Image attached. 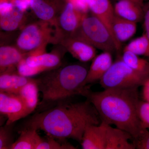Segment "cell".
<instances>
[{"mask_svg": "<svg viewBox=\"0 0 149 149\" xmlns=\"http://www.w3.org/2000/svg\"><path fill=\"white\" fill-rule=\"evenodd\" d=\"M142 2L138 0H118L114 7L116 15L136 22L144 19Z\"/></svg>", "mask_w": 149, "mask_h": 149, "instance_id": "cell-13", "label": "cell"}, {"mask_svg": "<svg viewBox=\"0 0 149 149\" xmlns=\"http://www.w3.org/2000/svg\"><path fill=\"white\" fill-rule=\"evenodd\" d=\"M144 27L145 29V34L149 39V8L145 13L144 17Z\"/></svg>", "mask_w": 149, "mask_h": 149, "instance_id": "cell-32", "label": "cell"}, {"mask_svg": "<svg viewBox=\"0 0 149 149\" xmlns=\"http://www.w3.org/2000/svg\"><path fill=\"white\" fill-rule=\"evenodd\" d=\"M131 140L133 141L131 136L126 131L107 124L105 149H136Z\"/></svg>", "mask_w": 149, "mask_h": 149, "instance_id": "cell-15", "label": "cell"}, {"mask_svg": "<svg viewBox=\"0 0 149 149\" xmlns=\"http://www.w3.org/2000/svg\"><path fill=\"white\" fill-rule=\"evenodd\" d=\"M123 51H129L138 56L147 57L149 61V39L144 33L125 46Z\"/></svg>", "mask_w": 149, "mask_h": 149, "instance_id": "cell-24", "label": "cell"}, {"mask_svg": "<svg viewBox=\"0 0 149 149\" xmlns=\"http://www.w3.org/2000/svg\"><path fill=\"white\" fill-rule=\"evenodd\" d=\"M143 97L144 100L149 102V76L143 84Z\"/></svg>", "mask_w": 149, "mask_h": 149, "instance_id": "cell-31", "label": "cell"}, {"mask_svg": "<svg viewBox=\"0 0 149 149\" xmlns=\"http://www.w3.org/2000/svg\"><path fill=\"white\" fill-rule=\"evenodd\" d=\"M70 36L83 40L103 52L112 53L117 51L115 42L107 27L93 15L88 16L86 14L80 27Z\"/></svg>", "mask_w": 149, "mask_h": 149, "instance_id": "cell-5", "label": "cell"}, {"mask_svg": "<svg viewBox=\"0 0 149 149\" xmlns=\"http://www.w3.org/2000/svg\"><path fill=\"white\" fill-rule=\"evenodd\" d=\"M12 1L15 7L24 12L29 7H30L31 0H12Z\"/></svg>", "mask_w": 149, "mask_h": 149, "instance_id": "cell-30", "label": "cell"}, {"mask_svg": "<svg viewBox=\"0 0 149 149\" xmlns=\"http://www.w3.org/2000/svg\"><path fill=\"white\" fill-rule=\"evenodd\" d=\"M107 124L102 121L98 125H91L86 128L81 146L83 149H105Z\"/></svg>", "mask_w": 149, "mask_h": 149, "instance_id": "cell-10", "label": "cell"}, {"mask_svg": "<svg viewBox=\"0 0 149 149\" xmlns=\"http://www.w3.org/2000/svg\"><path fill=\"white\" fill-rule=\"evenodd\" d=\"M42 139L36 129L24 128L20 131V136L14 142L10 149H37Z\"/></svg>", "mask_w": 149, "mask_h": 149, "instance_id": "cell-20", "label": "cell"}, {"mask_svg": "<svg viewBox=\"0 0 149 149\" xmlns=\"http://www.w3.org/2000/svg\"><path fill=\"white\" fill-rule=\"evenodd\" d=\"M32 78L11 72H4L0 76V91L18 94L22 88L32 80Z\"/></svg>", "mask_w": 149, "mask_h": 149, "instance_id": "cell-18", "label": "cell"}, {"mask_svg": "<svg viewBox=\"0 0 149 149\" xmlns=\"http://www.w3.org/2000/svg\"><path fill=\"white\" fill-rule=\"evenodd\" d=\"M39 88L36 79H32L23 87L18 93L24 107L25 117L33 112L38 105Z\"/></svg>", "mask_w": 149, "mask_h": 149, "instance_id": "cell-17", "label": "cell"}, {"mask_svg": "<svg viewBox=\"0 0 149 149\" xmlns=\"http://www.w3.org/2000/svg\"><path fill=\"white\" fill-rule=\"evenodd\" d=\"M136 30L137 22L123 18L115 15L113 22V31L116 39L120 45L133 37Z\"/></svg>", "mask_w": 149, "mask_h": 149, "instance_id": "cell-19", "label": "cell"}, {"mask_svg": "<svg viewBox=\"0 0 149 149\" xmlns=\"http://www.w3.org/2000/svg\"><path fill=\"white\" fill-rule=\"evenodd\" d=\"M24 19V12L14 6L13 9L8 13L1 15L0 26L3 30L13 31L21 25Z\"/></svg>", "mask_w": 149, "mask_h": 149, "instance_id": "cell-22", "label": "cell"}, {"mask_svg": "<svg viewBox=\"0 0 149 149\" xmlns=\"http://www.w3.org/2000/svg\"><path fill=\"white\" fill-rule=\"evenodd\" d=\"M136 148L149 149V131L147 130L139 140L134 143Z\"/></svg>", "mask_w": 149, "mask_h": 149, "instance_id": "cell-29", "label": "cell"}, {"mask_svg": "<svg viewBox=\"0 0 149 149\" xmlns=\"http://www.w3.org/2000/svg\"><path fill=\"white\" fill-rule=\"evenodd\" d=\"M138 1H143V0H138Z\"/></svg>", "mask_w": 149, "mask_h": 149, "instance_id": "cell-33", "label": "cell"}, {"mask_svg": "<svg viewBox=\"0 0 149 149\" xmlns=\"http://www.w3.org/2000/svg\"><path fill=\"white\" fill-rule=\"evenodd\" d=\"M27 54L22 52L18 48L10 46H3L0 48V71L1 74L11 72Z\"/></svg>", "mask_w": 149, "mask_h": 149, "instance_id": "cell-16", "label": "cell"}, {"mask_svg": "<svg viewBox=\"0 0 149 149\" xmlns=\"http://www.w3.org/2000/svg\"><path fill=\"white\" fill-rule=\"evenodd\" d=\"M54 138L48 136L46 139H42L37 149H74L76 148L68 143H61L56 141Z\"/></svg>", "mask_w": 149, "mask_h": 149, "instance_id": "cell-25", "label": "cell"}, {"mask_svg": "<svg viewBox=\"0 0 149 149\" xmlns=\"http://www.w3.org/2000/svg\"><path fill=\"white\" fill-rule=\"evenodd\" d=\"M93 15L97 17L104 24L109 30L115 42L117 52L121 45L116 39L113 31V22L115 16L114 8L109 0H85Z\"/></svg>", "mask_w": 149, "mask_h": 149, "instance_id": "cell-8", "label": "cell"}, {"mask_svg": "<svg viewBox=\"0 0 149 149\" xmlns=\"http://www.w3.org/2000/svg\"><path fill=\"white\" fill-rule=\"evenodd\" d=\"M63 36L58 24L42 21L28 24L19 35L17 45L22 52L28 54L45 50L49 43L60 42Z\"/></svg>", "mask_w": 149, "mask_h": 149, "instance_id": "cell-4", "label": "cell"}, {"mask_svg": "<svg viewBox=\"0 0 149 149\" xmlns=\"http://www.w3.org/2000/svg\"><path fill=\"white\" fill-rule=\"evenodd\" d=\"M0 112L6 117V124L25 117L23 102L18 94L0 92Z\"/></svg>", "mask_w": 149, "mask_h": 149, "instance_id": "cell-7", "label": "cell"}, {"mask_svg": "<svg viewBox=\"0 0 149 149\" xmlns=\"http://www.w3.org/2000/svg\"><path fill=\"white\" fill-rule=\"evenodd\" d=\"M61 44L74 58L83 62L93 60L96 56V48L78 38L69 36L63 37Z\"/></svg>", "mask_w": 149, "mask_h": 149, "instance_id": "cell-9", "label": "cell"}, {"mask_svg": "<svg viewBox=\"0 0 149 149\" xmlns=\"http://www.w3.org/2000/svg\"><path fill=\"white\" fill-rule=\"evenodd\" d=\"M83 95L95 108L101 122L127 132L134 144L148 130L143 128L138 116V88L104 89L97 92L88 89Z\"/></svg>", "mask_w": 149, "mask_h": 149, "instance_id": "cell-2", "label": "cell"}, {"mask_svg": "<svg viewBox=\"0 0 149 149\" xmlns=\"http://www.w3.org/2000/svg\"><path fill=\"white\" fill-rule=\"evenodd\" d=\"M149 76L135 71L122 60H118L112 63L102 77L100 84L104 89L139 88Z\"/></svg>", "mask_w": 149, "mask_h": 149, "instance_id": "cell-6", "label": "cell"}, {"mask_svg": "<svg viewBox=\"0 0 149 149\" xmlns=\"http://www.w3.org/2000/svg\"><path fill=\"white\" fill-rule=\"evenodd\" d=\"M121 60L135 71L149 75V61L129 51H123Z\"/></svg>", "mask_w": 149, "mask_h": 149, "instance_id": "cell-23", "label": "cell"}, {"mask_svg": "<svg viewBox=\"0 0 149 149\" xmlns=\"http://www.w3.org/2000/svg\"><path fill=\"white\" fill-rule=\"evenodd\" d=\"M113 63L111 53L109 52H103L96 56L93 60L90 68L88 70L84 83L85 86L100 80Z\"/></svg>", "mask_w": 149, "mask_h": 149, "instance_id": "cell-12", "label": "cell"}, {"mask_svg": "<svg viewBox=\"0 0 149 149\" xmlns=\"http://www.w3.org/2000/svg\"></svg>", "mask_w": 149, "mask_h": 149, "instance_id": "cell-34", "label": "cell"}, {"mask_svg": "<svg viewBox=\"0 0 149 149\" xmlns=\"http://www.w3.org/2000/svg\"><path fill=\"white\" fill-rule=\"evenodd\" d=\"M17 72L19 74L25 77H30L47 71L42 67H32L29 66L25 61V58L22 60L17 65Z\"/></svg>", "mask_w": 149, "mask_h": 149, "instance_id": "cell-26", "label": "cell"}, {"mask_svg": "<svg viewBox=\"0 0 149 149\" xmlns=\"http://www.w3.org/2000/svg\"><path fill=\"white\" fill-rule=\"evenodd\" d=\"M88 72L83 65H70L36 79L42 95L40 104L41 109L66 102L75 95H83L87 89L84 83Z\"/></svg>", "mask_w": 149, "mask_h": 149, "instance_id": "cell-3", "label": "cell"}, {"mask_svg": "<svg viewBox=\"0 0 149 149\" xmlns=\"http://www.w3.org/2000/svg\"><path fill=\"white\" fill-rule=\"evenodd\" d=\"M86 14L78 10L72 2L68 1L59 17L58 25L61 28V31L71 35L80 27Z\"/></svg>", "mask_w": 149, "mask_h": 149, "instance_id": "cell-11", "label": "cell"}, {"mask_svg": "<svg viewBox=\"0 0 149 149\" xmlns=\"http://www.w3.org/2000/svg\"><path fill=\"white\" fill-rule=\"evenodd\" d=\"M100 120L88 100L75 103L66 102L35 113L27 120L24 128L42 130L54 139H72L81 143L86 128L99 125Z\"/></svg>", "mask_w": 149, "mask_h": 149, "instance_id": "cell-1", "label": "cell"}, {"mask_svg": "<svg viewBox=\"0 0 149 149\" xmlns=\"http://www.w3.org/2000/svg\"><path fill=\"white\" fill-rule=\"evenodd\" d=\"M30 7L41 20L57 24L55 9L45 0H31Z\"/></svg>", "mask_w": 149, "mask_h": 149, "instance_id": "cell-21", "label": "cell"}, {"mask_svg": "<svg viewBox=\"0 0 149 149\" xmlns=\"http://www.w3.org/2000/svg\"><path fill=\"white\" fill-rule=\"evenodd\" d=\"M139 119L143 128L149 129V102L139 101L138 106Z\"/></svg>", "mask_w": 149, "mask_h": 149, "instance_id": "cell-27", "label": "cell"}, {"mask_svg": "<svg viewBox=\"0 0 149 149\" xmlns=\"http://www.w3.org/2000/svg\"><path fill=\"white\" fill-rule=\"evenodd\" d=\"M61 57L56 53H46L44 51H37L27 54L25 60L29 66L42 67L46 70H49L58 67L61 63Z\"/></svg>", "mask_w": 149, "mask_h": 149, "instance_id": "cell-14", "label": "cell"}, {"mask_svg": "<svg viewBox=\"0 0 149 149\" xmlns=\"http://www.w3.org/2000/svg\"><path fill=\"white\" fill-rule=\"evenodd\" d=\"M9 125L6 124L0 128V149H10L14 143L12 142V132Z\"/></svg>", "mask_w": 149, "mask_h": 149, "instance_id": "cell-28", "label": "cell"}]
</instances>
